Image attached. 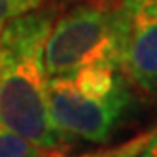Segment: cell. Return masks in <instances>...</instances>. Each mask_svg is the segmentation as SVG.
Listing matches in <instances>:
<instances>
[{"mask_svg":"<svg viewBox=\"0 0 157 157\" xmlns=\"http://www.w3.org/2000/svg\"><path fill=\"white\" fill-rule=\"evenodd\" d=\"M55 19V8H38L0 32V125L46 150L64 151L48 104L46 44Z\"/></svg>","mask_w":157,"mask_h":157,"instance_id":"obj_1","label":"cell"},{"mask_svg":"<svg viewBox=\"0 0 157 157\" xmlns=\"http://www.w3.org/2000/svg\"><path fill=\"white\" fill-rule=\"evenodd\" d=\"M131 87L117 64H91L51 76L48 104L53 127L66 144L106 142L132 104Z\"/></svg>","mask_w":157,"mask_h":157,"instance_id":"obj_2","label":"cell"},{"mask_svg":"<svg viewBox=\"0 0 157 157\" xmlns=\"http://www.w3.org/2000/svg\"><path fill=\"white\" fill-rule=\"evenodd\" d=\"M91 64H117V42L112 10L85 4L53 21L46 44V68L51 78Z\"/></svg>","mask_w":157,"mask_h":157,"instance_id":"obj_3","label":"cell"},{"mask_svg":"<svg viewBox=\"0 0 157 157\" xmlns=\"http://www.w3.org/2000/svg\"><path fill=\"white\" fill-rule=\"evenodd\" d=\"M112 13L121 72L131 85L157 93V0H121Z\"/></svg>","mask_w":157,"mask_h":157,"instance_id":"obj_4","label":"cell"},{"mask_svg":"<svg viewBox=\"0 0 157 157\" xmlns=\"http://www.w3.org/2000/svg\"><path fill=\"white\" fill-rule=\"evenodd\" d=\"M64 151H51L15 131L0 125V157H55Z\"/></svg>","mask_w":157,"mask_h":157,"instance_id":"obj_5","label":"cell"},{"mask_svg":"<svg viewBox=\"0 0 157 157\" xmlns=\"http://www.w3.org/2000/svg\"><path fill=\"white\" fill-rule=\"evenodd\" d=\"M155 138H157V125L136 134V136L129 138V140H125V142L117 144V146L97 150V151H89V153L78 155V157H138Z\"/></svg>","mask_w":157,"mask_h":157,"instance_id":"obj_6","label":"cell"},{"mask_svg":"<svg viewBox=\"0 0 157 157\" xmlns=\"http://www.w3.org/2000/svg\"><path fill=\"white\" fill-rule=\"evenodd\" d=\"M46 0H0V32L12 21L42 8Z\"/></svg>","mask_w":157,"mask_h":157,"instance_id":"obj_7","label":"cell"},{"mask_svg":"<svg viewBox=\"0 0 157 157\" xmlns=\"http://www.w3.org/2000/svg\"><path fill=\"white\" fill-rule=\"evenodd\" d=\"M138 157H157V138H155V140H153Z\"/></svg>","mask_w":157,"mask_h":157,"instance_id":"obj_8","label":"cell"},{"mask_svg":"<svg viewBox=\"0 0 157 157\" xmlns=\"http://www.w3.org/2000/svg\"><path fill=\"white\" fill-rule=\"evenodd\" d=\"M55 157H64V153H59V155H55Z\"/></svg>","mask_w":157,"mask_h":157,"instance_id":"obj_9","label":"cell"}]
</instances>
